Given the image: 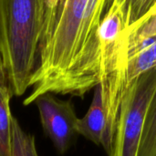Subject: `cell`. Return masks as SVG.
Returning a JSON list of instances; mask_svg holds the SVG:
<instances>
[{
	"label": "cell",
	"instance_id": "1",
	"mask_svg": "<svg viewBox=\"0 0 156 156\" xmlns=\"http://www.w3.org/2000/svg\"><path fill=\"white\" fill-rule=\"evenodd\" d=\"M110 0H47L27 106L41 95L84 97L102 80L100 29Z\"/></svg>",
	"mask_w": 156,
	"mask_h": 156
},
{
	"label": "cell",
	"instance_id": "2",
	"mask_svg": "<svg viewBox=\"0 0 156 156\" xmlns=\"http://www.w3.org/2000/svg\"><path fill=\"white\" fill-rule=\"evenodd\" d=\"M47 0H0V54L13 96L29 88Z\"/></svg>",
	"mask_w": 156,
	"mask_h": 156
},
{
	"label": "cell",
	"instance_id": "3",
	"mask_svg": "<svg viewBox=\"0 0 156 156\" xmlns=\"http://www.w3.org/2000/svg\"><path fill=\"white\" fill-rule=\"evenodd\" d=\"M155 89L156 69L141 75L128 86L108 156H137L147 109Z\"/></svg>",
	"mask_w": 156,
	"mask_h": 156
},
{
	"label": "cell",
	"instance_id": "4",
	"mask_svg": "<svg viewBox=\"0 0 156 156\" xmlns=\"http://www.w3.org/2000/svg\"><path fill=\"white\" fill-rule=\"evenodd\" d=\"M42 129L56 151L63 155L75 144L78 116L71 99L60 100L53 93H46L36 101Z\"/></svg>",
	"mask_w": 156,
	"mask_h": 156
},
{
	"label": "cell",
	"instance_id": "5",
	"mask_svg": "<svg viewBox=\"0 0 156 156\" xmlns=\"http://www.w3.org/2000/svg\"><path fill=\"white\" fill-rule=\"evenodd\" d=\"M125 90L141 75L156 69V16L126 32Z\"/></svg>",
	"mask_w": 156,
	"mask_h": 156
},
{
	"label": "cell",
	"instance_id": "6",
	"mask_svg": "<svg viewBox=\"0 0 156 156\" xmlns=\"http://www.w3.org/2000/svg\"><path fill=\"white\" fill-rule=\"evenodd\" d=\"M76 131L79 135L83 136L95 145L102 146L107 154H109L112 141L101 85L94 89L93 98L86 114L82 118L78 119Z\"/></svg>",
	"mask_w": 156,
	"mask_h": 156
},
{
	"label": "cell",
	"instance_id": "7",
	"mask_svg": "<svg viewBox=\"0 0 156 156\" xmlns=\"http://www.w3.org/2000/svg\"><path fill=\"white\" fill-rule=\"evenodd\" d=\"M127 29L156 16V0H121Z\"/></svg>",
	"mask_w": 156,
	"mask_h": 156
},
{
	"label": "cell",
	"instance_id": "8",
	"mask_svg": "<svg viewBox=\"0 0 156 156\" xmlns=\"http://www.w3.org/2000/svg\"><path fill=\"white\" fill-rule=\"evenodd\" d=\"M137 156H156V89L147 109Z\"/></svg>",
	"mask_w": 156,
	"mask_h": 156
},
{
	"label": "cell",
	"instance_id": "9",
	"mask_svg": "<svg viewBox=\"0 0 156 156\" xmlns=\"http://www.w3.org/2000/svg\"><path fill=\"white\" fill-rule=\"evenodd\" d=\"M13 94L0 90V156H10L11 116L10 100Z\"/></svg>",
	"mask_w": 156,
	"mask_h": 156
},
{
	"label": "cell",
	"instance_id": "10",
	"mask_svg": "<svg viewBox=\"0 0 156 156\" xmlns=\"http://www.w3.org/2000/svg\"><path fill=\"white\" fill-rule=\"evenodd\" d=\"M10 156L26 155V133L17 119L11 116V151Z\"/></svg>",
	"mask_w": 156,
	"mask_h": 156
},
{
	"label": "cell",
	"instance_id": "11",
	"mask_svg": "<svg viewBox=\"0 0 156 156\" xmlns=\"http://www.w3.org/2000/svg\"><path fill=\"white\" fill-rule=\"evenodd\" d=\"M26 155L38 156L36 147L35 136L28 133H26Z\"/></svg>",
	"mask_w": 156,
	"mask_h": 156
},
{
	"label": "cell",
	"instance_id": "12",
	"mask_svg": "<svg viewBox=\"0 0 156 156\" xmlns=\"http://www.w3.org/2000/svg\"><path fill=\"white\" fill-rule=\"evenodd\" d=\"M0 89L3 90H10L7 75H6V72H5V68H4L3 60H2V58H1V54H0Z\"/></svg>",
	"mask_w": 156,
	"mask_h": 156
}]
</instances>
